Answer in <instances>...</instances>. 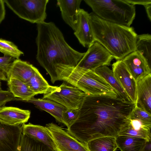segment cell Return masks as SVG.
<instances>
[{
  "label": "cell",
  "mask_w": 151,
  "mask_h": 151,
  "mask_svg": "<svg viewBox=\"0 0 151 151\" xmlns=\"http://www.w3.org/2000/svg\"><path fill=\"white\" fill-rule=\"evenodd\" d=\"M134 106L118 96L86 94L77 119L67 132L85 145L96 138L116 137Z\"/></svg>",
  "instance_id": "cell-1"
},
{
  "label": "cell",
  "mask_w": 151,
  "mask_h": 151,
  "mask_svg": "<svg viewBox=\"0 0 151 151\" xmlns=\"http://www.w3.org/2000/svg\"><path fill=\"white\" fill-rule=\"evenodd\" d=\"M36 59L49 75L52 83L57 81L55 66L62 64L76 66L84 55L71 47L53 22L37 24Z\"/></svg>",
  "instance_id": "cell-2"
},
{
  "label": "cell",
  "mask_w": 151,
  "mask_h": 151,
  "mask_svg": "<svg viewBox=\"0 0 151 151\" xmlns=\"http://www.w3.org/2000/svg\"><path fill=\"white\" fill-rule=\"evenodd\" d=\"M89 14L95 41L103 45L114 58L122 60L135 51L137 35L133 27L105 20L93 12Z\"/></svg>",
  "instance_id": "cell-3"
},
{
  "label": "cell",
  "mask_w": 151,
  "mask_h": 151,
  "mask_svg": "<svg viewBox=\"0 0 151 151\" xmlns=\"http://www.w3.org/2000/svg\"><path fill=\"white\" fill-rule=\"evenodd\" d=\"M93 12L113 23L130 27L136 15L135 6L124 0H84Z\"/></svg>",
  "instance_id": "cell-4"
},
{
  "label": "cell",
  "mask_w": 151,
  "mask_h": 151,
  "mask_svg": "<svg viewBox=\"0 0 151 151\" xmlns=\"http://www.w3.org/2000/svg\"><path fill=\"white\" fill-rule=\"evenodd\" d=\"M5 4L19 17L32 23L44 22L49 0H4Z\"/></svg>",
  "instance_id": "cell-5"
},
{
  "label": "cell",
  "mask_w": 151,
  "mask_h": 151,
  "mask_svg": "<svg viewBox=\"0 0 151 151\" xmlns=\"http://www.w3.org/2000/svg\"><path fill=\"white\" fill-rule=\"evenodd\" d=\"M86 94L65 82L58 86H50L42 98L55 101L69 109H79Z\"/></svg>",
  "instance_id": "cell-6"
},
{
  "label": "cell",
  "mask_w": 151,
  "mask_h": 151,
  "mask_svg": "<svg viewBox=\"0 0 151 151\" xmlns=\"http://www.w3.org/2000/svg\"><path fill=\"white\" fill-rule=\"evenodd\" d=\"M114 58L101 44L95 41L88 47L77 66L93 71L104 66H109Z\"/></svg>",
  "instance_id": "cell-7"
},
{
  "label": "cell",
  "mask_w": 151,
  "mask_h": 151,
  "mask_svg": "<svg viewBox=\"0 0 151 151\" xmlns=\"http://www.w3.org/2000/svg\"><path fill=\"white\" fill-rule=\"evenodd\" d=\"M45 127L50 133L58 151H89L86 146L53 123Z\"/></svg>",
  "instance_id": "cell-8"
},
{
  "label": "cell",
  "mask_w": 151,
  "mask_h": 151,
  "mask_svg": "<svg viewBox=\"0 0 151 151\" xmlns=\"http://www.w3.org/2000/svg\"><path fill=\"white\" fill-rule=\"evenodd\" d=\"M22 134L21 125H9L0 120V151H18Z\"/></svg>",
  "instance_id": "cell-9"
},
{
  "label": "cell",
  "mask_w": 151,
  "mask_h": 151,
  "mask_svg": "<svg viewBox=\"0 0 151 151\" xmlns=\"http://www.w3.org/2000/svg\"><path fill=\"white\" fill-rule=\"evenodd\" d=\"M114 75L129 98L135 104L136 99L137 82L130 74L122 60L112 65Z\"/></svg>",
  "instance_id": "cell-10"
},
{
  "label": "cell",
  "mask_w": 151,
  "mask_h": 151,
  "mask_svg": "<svg viewBox=\"0 0 151 151\" xmlns=\"http://www.w3.org/2000/svg\"><path fill=\"white\" fill-rule=\"evenodd\" d=\"M122 60L137 82L151 74V67L143 57L136 51L128 54Z\"/></svg>",
  "instance_id": "cell-11"
},
{
  "label": "cell",
  "mask_w": 151,
  "mask_h": 151,
  "mask_svg": "<svg viewBox=\"0 0 151 151\" xmlns=\"http://www.w3.org/2000/svg\"><path fill=\"white\" fill-rule=\"evenodd\" d=\"M151 124L127 116L118 135L142 138L149 141L151 140Z\"/></svg>",
  "instance_id": "cell-12"
},
{
  "label": "cell",
  "mask_w": 151,
  "mask_h": 151,
  "mask_svg": "<svg viewBox=\"0 0 151 151\" xmlns=\"http://www.w3.org/2000/svg\"><path fill=\"white\" fill-rule=\"evenodd\" d=\"M21 126L23 134L43 143L53 151H58L50 133L45 127L30 123Z\"/></svg>",
  "instance_id": "cell-13"
},
{
  "label": "cell",
  "mask_w": 151,
  "mask_h": 151,
  "mask_svg": "<svg viewBox=\"0 0 151 151\" xmlns=\"http://www.w3.org/2000/svg\"><path fill=\"white\" fill-rule=\"evenodd\" d=\"M74 34L84 47H88L95 42L90 24L89 14L83 9L79 10L77 28Z\"/></svg>",
  "instance_id": "cell-14"
},
{
  "label": "cell",
  "mask_w": 151,
  "mask_h": 151,
  "mask_svg": "<svg viewBox=\"0 0 151 151\" xmlns=\"http://www.w3.org/2000/svg\"><path fill=\"white\" fill-rule=\"evenodd\" d=\"M82 1L57 0V5L60 8L63 20L74 31L77 28L78 13Z\"/></svg>",
  "instance_id": "cell-15"
},
{
  "label": "cell",
  "mask_w": 151,
  "mask_h": 151,
  "mask_svg": "<svg viewBox=\"0 0 151 151\" xmlns=\"http://www.w3.org/2000/svg\"><path fill=\"white\" fill-rule=\"evenodd\" d=\"M135 105L151 114V74L137 82Z\"/></svg>",
  "instance_id": "cell-16"
},
{
  "label": "cell",
  "mask_w": 151,
  "mask_h": 151,
  "mask_svg": "<svg viewBox=\"0 0 151 151\" xmlns=\"http://www.w3.org/2000/svg\"><path fill=\"white\" fill-rule=\"evenodd\" d=\"M30 111L12 106H4L0 109V120L7 124L21 125L30 118Z\"/></svg>",
  "instance_id": "cell-17"
},
{
  "label": "cell",
  "mask_w": 151,
  "mask_h": 151,
  "mask_svg": "<svg viewBox=\"0 0 151 151\" xmlns=\"http://www.w3.org/2000/svg\"><path fill=\"white\" fill-rule=\"evenodd\" d=\"M37 68L27 61L15 59L6 74L7 79L13 78L26 83L33 76Z\"/></svg>",
  "instance_id": "cell-18"
},
{
  "label": "cell",
  "mask_w": 151,
  "mask_h": 151,
  "mask_svg": "<svg viewBox=\"0 0 151 151\" xmlns=\"http://www.w3.org/2000/svg\"><path fill=\"white\" fill-rule=\"evenodd\" d=\"M26 102L31 103L38 109L49 113L57 121L63 124V113L66 108L62 105L49 99L34 97Z\"/></svg>",
  "instance_id": "cell-19"
},
{
  "label": "cell",
  "mask_w": 151,
  "mask_h": 151,
  "mask_svg": "<svg viewBox=\"0 0 151 151\" xmlns=\"http://www.w3.org/2000/svg\"><path fill=\"white\" fill-rule=\"evenodd\" d=\"M9 91L17 98L16 101L26 102L36 94L29 87L26 83L13 78L7 79Z\"/></svg>",
  "instance_id": "cell-20"
},
{
  "label": "cell",
  "mask_w": 151,
  "mask_h": 151,
  "mask_svg": "<svg viewBox=\"0 0 151 151\" xmlns=\"http://www.w3.org/2000/svg\"><path fill=\"white\" fill-rule=\"evenodd\" d=\"M94 71L103 78L113 88L118 97L131 102L128 95L114 77L112 70L107 66H104L97 68Z\"/></svg>",
  "instance_id": "cell-21"
},
{
  "label": "cell",
  "mask_w": 151,
  "mask_h": 151,
  "mask_svg": "<svg viewBox=\"0 0 151 151\" xmlns=\"http://www.w3.org/2000/svg\"><path fill=\"white\" fill-rule=\"evenodd\" d=\"M115 139L121 151H143L147 141L142 138L124 135H118Z\"/></svg>",
  "instance_id": "cell-22"
},
{
  "label": "cell",
  "mask_w": 151,
  "mask_h": 151,
  "mask_svg": "<svg viewBox=\"0 0 151 151\" xmlns=\"http://www.w3.org/2000/svg\"><path fill=\"white\" fill-rule=\"evenodd\" d=\"M86 145L89 151H115L118 148L115 137L112 136L96 138Z\"/></svg>",
  "instance_id": "cell-23"
},
{
  "label": "cell",
  "mask_w": 151,
  "mask_h": 151,
  "mask_svg": "<svg viewBox=\"0 0 151 151\" xmlns=\"http://www.w3.org/2000/svg\"><path fill=\"white\" fill-rule=\"evenodd\" d=\"M26 83L29 88L36 95L45 94L50 86L37 68L33 76Z\"/></svg>",
  "instance_id": "cell-24"
},
{
  "label": "cell",
  "mask_w": 151,
  "mask_h": 151,
  "mask_svg": "<svg viewBox=\"0 0 151 151\" xmlns=\"http://www.w3.org/2000/svg\"><path fill=\"white\" fill-rule=\"evenodd\" d=\"M146 59L149 65L151 64V35L149 34L137 35L136 50Z\"/></svg>",
  "instance_id": "cell-25"
},
{
  "label": "cell",
  "mask_w": 151,
  "mask_h": 151,
  "mask_svg": "<svg viewBox=\"0 0 151 151\" xmlns=\"http://www.w3.org/2000/svg\"><path fill=\"white\" fill-rule=\"evenodd\" d=\"M18 151H53L43 143L22 134Z\"/></svg>",
  "instance_id": "cell-26"
},
{
  "label": "cell",
  "mask_w": 151,
  "mask_h": 151,
  "mask_svg": "<svg viewBox=\"0 0 151 151\" xmlns=\"http://www.w3.org/2000/svg\"><path fill=\"white\" fill-rule=\"evenodd\" d=\"M0 52L4 54L13 57L16 59H19L24 55L23 52L13 42L0 38Z\"/></svg>",
  "instance_id": "cell-27"
},
{
  "label": "cell",
  "mask_w": 151,
  "mask_h": 151,
  "mask_svg": "<svg viewBox=\"0 0 151 151\" xmlns=\"http://www.w3.org/2000/svg\"><path fill=\"white\" fill-rule=\"evenodd\" d=\"M127 117L151 124V114L137 105H135L134 109Z\"/></svg>",
  "instance_id": "cell-28"
},
{
  "label": "cell",
  "mask_w": 151,
  "mask_h": 151,
  "mask_svg": "<svg viewBox=\"0 0 151 151\" xmlns=\"http://www.w3.org/2000/svg\"><path fill=\"white\" fill-rule=\"evenodd\" d=\"M78 109H66L63 112L62 115L63 124L68 128H69L77 119Z\"/></svg>",
  "instance_id": "cell-29"
},
{
  "label": "cell",
  "mask_w": 151,
  "mask_h": 151,
  "mask_svg": "<svg viewBox=\"0 0 151 151\" xmlns=\"http://www.w3.org/2000/svg\"><path fill=\"white\" fill-rule=\"evenodd\" d=\"M17 98L9 90H0V109L5 106L7 102L16 100Z\"/></svg>",
  "instance_id": "cell-30"
},
{
  "label": "cell",
  "mask_w": 151,
  "mask_h": 151,
  "mask_svg": "<svg viewBox=\"0 0 151 151\" xmlns=\"http://www.w3.org/2000/svg\"><path fill=\"white\" fill-rule=\"evenodd\" d=\"M16 59L7 55L0 57V69L6 74L13 61Z\"/></svg>",
  "instance_id": "cell-31"
},
{
  "label": "cell",
  "mask_w": 151,
  "mask_h": 151,
  "mask_svg": "<svg viewBox=\"0 0 151 151\" xmlns=\"http://www.w3.org/2000/svg\"><path fill=\"white\" fill-rule=\"evenodd\" d=\"M126 2L133 5L139 4L144 6L151 4V0H124Z\"/></svg>",
  "instance_id": "cell-32"
},
{
  "label": "cell",
  "mask_w": 151,
  "mask_h": 151,
  "mask_svg": "<svg viewBox=\"0 0 151 151\" xmlns=\"http://www.w3.org/2000/svg\"><path fill=\"white\" fill-rule=\"evenodd\" d=\"M4 0H0V24L4 19L6 14V10Z\"/></svg>",
  "instance_id": "cell-33"
},
{
  "label": "cell",
  "mask_w": 151,
  "mask_h": 151,
  "mask_svg": "<svg viewBox=\"0 0 151 151\" xmlns=\"http://www.w3.org/2000/svg\"><path fill=\"white\" fill-rule=\"evenodd\" d=\"M147 14V17L151 21V4H147L144 6Z\"/></svg>",
  "instance_id": "cell-34"
},
{
  "label": "cell",
  "mask_w": 151,
  "mask_h": 151,
  "mask_svg": "<svg viewBox=\"0 0 151 151\" xmlns=\"http://www.w3.org/2000/svg\"><path fill=\"white\" fill-rule=\"evenodd\" d=\"M151 140L147 141L143 151H151Z\"/></svg>",
  "instance_id": "cell-35"
},
{
  "label": "cell",
  "mask_w": 151,
  "mask_h": 151,
  "mask_svg": "<svg viewBox=\"0 0 151 151\" xmlns=\"http://www.w3.org/2000/svg\"><path fill=\"white\" fill-rule=\"evenodd\" d=\"M0 80L7 81V79L5 73L0 69Z\"/></svg>",
  "instance_id": "cell-36"
},
{
  "label": "cell",
  "mask_w": 151,
  "mask_h": 151,
  "mask_svg": "<svg viewBox=\"0 0 151 151\" xmlns=\"http://www.w3.org/2000/svg\"><path fill=\"white\" fill-rule=\"evenodd\" d=\"M1 83L0 81V90H1Z\"/></svg>",
  "instance_id": "cell-37"
}]
</instances>
